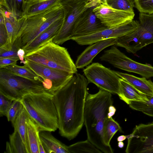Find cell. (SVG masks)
Returning a JSON list of instances; mask_svg holds the SVG:
<instances>
[{
  "label": "cell",
  "instance_id": "cell-12",
  "mask_svg": "<svg viewBox=\"0 0 153 153\" xmlns=\"http://www.w3.org/2000/svg\"><path fill=\"white\" fill-rule=\"evenodd\" d=\"M139 22L132 20L121 25L107 28L88 35L73 37L71 40L80 45H90L102 40L118 38L136 30Z\"/></svg>",
  "mask_w": 153,
  "mask_h": 153
},
{
  "label": "cell",
  "instance_id": "cell-41",
  "mask_svg": "<svg viewBox=\"0 0 153 153\" xmlns=\"http://www.w3.org/2000/svg\"><path fill=\"white\" fill-rule=\"evenodd\" d=\"M116 111V109L114 106L111 105L109 106L108 109V117L110 118L115 114Z\"/></svg>",
  "mask_w": 153,
  "mask_h": 153
},
{
  "label": "cell",
  "instance_id": "cell-19",
  "mask_svg": "<svg viewBox=\"0 0 153 153\" xmlns=\"http://www.w3.org/2000/svg\"><path fill=\"white\" fill-rule=\"evenodd\" d=\"M137 30L142 48L153 43V14L140 13Z\"/></svg>",
  "mask_w": 153,
  "mask_h": 153
},
{
  "label": "cell",
  "instance_id": "cell-39",
  "mask_svg": "<svg viewBox=\"0 0 153 153\" xmlns=\"http://www.w3.org/2000/svg\"><path fill=\"white\" fill-rule=\"evenodd\" d=\"M18 56L20 61V63L24 65L26 63V61L24 59V56L25 55V52L24 49L22 48H19L17 53Z\"/></svg>",
  "mask_w": 153,
  "mask_h": 153
},
{
  "label": "cell",
  "instance_id": "cell-40",
  "mask_svg": "<svg viewBox=\"0 0 153 153\" xmlns=\"http://www.w3.org/2000/svg\"><path fill=\"white\" fill-rule=\"evenodd\" d=\"M88 0H59V2L62 5L68 4H75L80 2L88 1Z\"/></svg>",
  "mask_w": 153,
  "mask_h": 153
},
{
  "label": "cell",
  "instance_id": "cell-28",
  "mask_svg": "<svg viewBox=\"0 0 153 153\" xmlns=\"http://www.w3.org/2000/svg\"><path fill=\"white\" fill-rule=\"evenodd\" d=\"M70 153H101L102 152L88 140L77 142L68 146Z\"/></svg>",
  "mask_w": 153,
  "mask_h": 153
},
{
  "label": "cell",
  "instance_id": "cell-18",
  "mask_svg": "<svg viewBox=\"0 0 153 153\" xmlns=\"http://www.w3.org/2000/svg\"><path fill=\"white\" fill-rule=\"evenodd\" d=\"M0 15L4 18L5 24L8 37V43L12 47L13 44L18 36V34L25 20L24 17L18 18L7 10L1 6H0Z\"/></svg>",
  "mask_w": 153,
  "mask_h": 153
},
{
  "label": "cell",
  "instance_id": "cell-37",
  "mask_svg": "<svg viewBox=\"0 0 153 153\" xmlns=\"http://www.w3.org/2000/svg\"><path fill=\"white\" fill-rule=\"evenodd\" d=\"M8 37L7 31L5 24L4 18L2 15L0 16V47L8 45L10 47L8 43Z\"/></svg>",
  "mask_w": 153,
  "mask_h": 153
},
{
  "label": "cell",
  "instance_id": "cell-1",
  "mask_svg": "<svg viewBox=\"0 0 153 153\" xmlns=\"http://www.w3.org/2000/svg\"><path fill=\"white\" fill-rule=\"evenodd\" d=\"M89 83L84 75L77 73L53 94L59 133L69 140L77 136L84 124V108Z\"/></svg>",
  "mask_w": 153,
  "mask_h": 153
},
{
  "label": "cell",
  "instance_id": "cell-8",
  "mask_svg": "<svg viewBox=\"0 0 153 153\" xmlns=\"http://www.w3.org/2000/svg\"><path fill=\"white\" fill-rule=\"evenodd\" d=\"M83 72L89 82L94 84L100 89L112 94L119 93L120 78L114 71L95 62L88 66Z\"/></svg>",
  "mask_w": 153,
  "mask_h": 153
},
{
  "label": "cell",
  "instance_id": "cell-29",
  "mask_svg": "<svg viewBox=\"0 0 153 153\" xmlns=\"http://www.w3.org/2000/svg\"><path fill=\"white\" fill-rule=\"evenodd\" d=\"M25 0H0V6L18 18L22 16Z\"/></svg>",
  "mask_w": 153,
  "mask_h": 153
},
{
  "label": "cell",
  "instance_id": "cell-34",
  "mask_svg": "<svg viewBox=\"0 0 153 153\" xmlns=\"http://www.w3.org/2000/svg\"><path fill=\"white\" fill-rule=\"evenodd\" d=\"M21 48H22L21 39L20 37L19 36L14 41L10 49H0V58L18 57L17 51Z\"/></svg>",
  "mask_w": 153,
  "mask_h": 153
},
{
  "label": "cell",
  "instance_id": "cell-9",
  "mask_svg": "<svg viewBox=\"0 0 153 153\" xmlns=\"http://www.w3.org/2000/svg\"><path fill=\"white\" fill-rule=\"evenodd\" d=\"M25 60V65L39 77L45 91L52 94L67 83L74 74Z\"/></svg>",
  "mask_w": 153,
  "mask_h": 153
},
{
  "label": "cell",
  "instance_id": "cell-33",
  "mask_svg": "<svg viewBox=\"0 0 153 153\" xmlns=\"http://www.w3.org/2000/svg\"><path fill=\"white\" fill-rule=\"evenodd\" d=\"M23 107L20 100H14L7 112L6 116L8 121L11 122L12 125L16 119Z\"/></svg>",
  "mask_w": 153,
  "mask_h": 153
},
{
  "label": "cell",
  "instance_id": "cell-35",
  "mask_svg": "<svg viewBox=\"0 0 153 153\" xmlns=\"http://www.w3.org/2000/svg\"><path fill=\"white\" fill-rule=\"evenodd\" d=\"M134 2L140 13L153 14V0H134Z\"/></svg>",
  "mask_w": 153,
  "mask_h": 153
},
{
  "label": "cell",
  "instance_id": "cell-43",
  "mask_svg": "<svg viewBox=\"0 0 153 153\" xmlns=\"http://www.w3.org/2000/svg\"><path fill=\"white\" fill-rule=\"evenodd\" d=\"M126 139V136L125 135H121L119 136L117 138V141H123Z\"/></svg>",
  "mask_w": 153,
  "mask_h": 153
},
{
  "label": "cell",
  "instance_id": "cell-47",
  "mask_svg": "<svg viewBox=\"0 0 153 153\" xmlns=\"http://www.w3.org/2000/svg\"><path fill=\"white\" fill-rule=\"evenodd\" d=\"M134 1V0H133Z\"/></svg>",
  "mask_w": 153,
  "mask_h": 153
},
{
  "label": "cell",
  "instance_id": "cell-22",
  "mask_svg": "<svg viewBox=\"0 0 153 153\" xmlns=\"http://www.w3.org/2000/svg\"><path fill=\"white\" fill-rule=\"evenodd\" d=\"M120 91L117 95L127 104L132 101L146 102L149 100L148 96L140 92L123 79L120 78Z\"/></svg>",
  "mask_w": 153,
  "mask_h": 153
},
{
  "label": "cell",
  "instance_id": "cell-25",
  "mask_svg": "<svg viewBox=\"0 0 153 153\" xmlns=\"http://www.w3.org/2000/svg\"><path fill=\"white\" fill-rule=\"evenodd\" d=\"M6 150L7 153H27L25 145L16 129L9 135V142H7Z\"/></svg>",
  "mask_w": 153,
  "mask_h": 153
},
{
  "label": "cell",
  "instance_id": "cell-38",
  "mask_svg": "<svg viewBox=\"0 0 153 153\" xmlns=\"http://www.w3.org/2000/svg\"><path fill=\"white\" fill-rule=\"evenodd\" d=\"M19 60V57L0 58V68L16 64L17 62Z\"/></svg>",
  "mask_w": 153,
  "mask_h": 153
},
{
  "label": "cell",
  "instance_id": "cell-3",
  "mask_svg": "<svg viewBox=\"0 0 153 153\" xmlns=\"http://www.w3.org/2000/svg\"><path fill=\"white\" fill-rule=\"evenodd\" d=\"M29 117L39 132H54L58 129L57 113L53 94L44 91L24 96L20 100Z\"/></svg>",
  "mask_w": 153,
  "mask_h": 153
},
{
  "label": "cell",
  "instance_id": "cell-30",
  "mask_svg": "<svg viewBox=\"0 0 153 153\" xmlns=\"http://www.w3.org/2000/svg\"><path fill=\"white\" fill-rule=\"evenodd\" d=\"M3 68L24 78L32 80L41 81L40 78L35 73L25 65L23 66H20L15 64L7 66Z\"/></svg>",
  "mask_w": 153,
  "mask_h": 153
},
{
  "label": "cell",
  "instance_id": "cell-24",
  "mask_svg": "<svg viewBox=\"0 0 153 153\" xmlns=\"http://www.w3.org/2000/svg\"><path fill=\"white\" fill-rule=\"evenodd\" d=\"M137 28L135 30L117 39L114 45L124 48L128 53L135 54L143 48Z\"/></svg>",
  "mask_w": 153,
  "mask_h": 153
},
{
  "label": "cell",
  "instance_id": "cell-27",
  "mask_svg": "<svg viewBox=\"0 0 153 153\" xmlns=\"http://www.w3.org/2000/svg\"><path fill=\"white\" fill-rule=\"evenodd\" d=\"M121 131L119 124L111 117L107 118L105 121L103 129V136L105 144L111 146L110 143L112 137L118 131Z\"/></svg>",
  "mask_w": 153,
  "mask_h": 153
},
{
  "label": "cell",
  "instance_id": "cell-4",
  "mask_svg": "<svg viewBox=\"0 0 153 153\" xmlns=\"http://www.w3.org/2000/svg\"><path fill=\"white\" fill-rule=\"evenodd\" d=\"M24 59L74 74L77 72L67 49L55 43L53 39L26 54Z\"/></svg>",
  "mask_w": 153,
  "mask_h": 153
},
{
  "label": "cell",
  "instance_id": "cell-23",
  "mask_svg": "<svg viewBox=\"0 0 153 153\" xmlns=\"http://www.w3.org/2000/svg\"><path fill=\"white\" fill-rule=\"evenodd\" d=\"M39 134L45 153H70L68 146L55 137L51 132L42 131Z\"/></svg>",
  "mask_w": 153,
  "mask_h": 153
},
{
  "label": "cell",
  "instance_id": "cell-15",
  "mask_svg": "<svg viewBox=\"0 0 153 153\" xmlns=\"http://www.w3.org/2000/svg\"><path fill=\"white\" fill-rule=\"evenodd\" d=\"M117 39L111 38L90 45L78 56L75 63L77 68L82 69L89 65L99 53L109 46L114 45Z\"/></svg>",
  "mask_w": 153,
  "mask_h": 153
},
{
  "label": "cell",
  "instance_id": "cell-42",
  "mask_svg": "<svg viewBox=\"0 0 153 153\" xmlns=\"http://www.w3.org/2000/svg\"><path fill=\"white\" fill-rule=\"evenodd\" d=\"M88 2H90L95 6H97L100 4V0H88Z\"/></svg>",
  "mask_w": 153,
  "mask_h": 153
},
{
  "label": "cell",
  "instance_id": "cell-16",
  "mask_svg": "<svg viewBox=\"0 0 153 153\" xmlns=\"http://www.w3.org/2000/svg\"><path fill=\"white\" fill-rule=\"evenodd\" d=\"M62 18L55 21L31 42L22 48L25 54L41 47L53 39L60 30L64 21Z\"/></svg>",
  "mask_w": 153,
  "mask_h": 153
},
{
  "label": "cell",
  "instance_id": "cell-36",
  "mask_svg": "<svg viewBox=\"0 0 153 153\" xmlns=\"http://www.w3.org/2000/svg\"><path fill=\"white\" fill-rule=\"evenodd\" d=\"M12 99L0 92V116H6L8 111L13 101Z\"/></svg>",
  "mask_w": 153,
  "mask_h": 153
},
{
  "label": "cell",
  "instance_id": "cell-2",
  "mask_svg": "<svg viewBox=\"0 0 153 153\" xmlns=\"http://www.w3.org/2000/svg\"><path fill=\"white\" fill-rule=\"evenodd\" d=\"M112 94L100 89L96 93H88L86 99L84 122L86 128L87 140L105 153H113L111 146L104 141L103 129L108 117L109 106L113 105Z\"/></svg>",
  "mask_w": 153,
  "mask_h": 153
},
{
  "label": "cell",
  "instance_id": "cell-45",
  "mask_svg": "<svg viewBox=\"0 0 153 153\" xmlns=\"http://www.w3.org/2000/svg\"><path fill=\"white\" fill-rule=\"evenodd\" d=\"M100 1L101 4L108 5L107 3V0H100Z\"/></svg>",
  "mask_w": 153,
  "mask_h": 153
},
{
  "label": "cell",
  "instance_id": "cell-5",
  "mask_svg": "<svg viewBox=\"0 0 153 153\" xmlns=\"http://www.w3.org/2000/svg\"><path fill=\"white\" fill-rule=\"evenodd\" d=\"M64 15L62 5L59 3L42 13L25 18L18 36L21 37L22 48Z\"/></svg>",
  "mask_w": 153,
  "mask_h": 153
},
{
  "label": "cell",
  "instance_id": "cell-20",
  "mask_svg": "<svg viewBox=\"0 0 153 153\" xmlns=\"http://www.w3.org/2000/svg\"><path fill=\"white\" fill-rule=\"evenodd\" d=\"M59 0H27L22 16L27 18L44 12L59 4Z\"/></svg>",
  "mask_w": 153,
  "mask_h": 153
},
{
  "label": "cell",
  "instance_id": "cell-44",
  "mask_svg": "<svg viewBox=\"0 0 153 153\" xmlns=\"http://www.w3.org/2000/svg\"><path fill=\"white\" fill-rule=\"evenodd\" d=\"M124 144L123 141L118 142V146L119 148H122L124 147Z\"/></svg>",
  "mask_w": 153,
  "mask_h": 153
},
{
  "label": "cell",
  "instance_id": "cell-11",
  "mask_svg": "<svg viewBox=\"0 0 153 153\" xmlns=\"http://www.w3.org/2000/svg\"><path fill=\"white\" fill-rule=\"evenodd\" d=\"M88 1L62 5L64 14L63 22L59 32L53 39V42L60 45L72 39L74 36V24L81 14L89 8L87 4Z\"/></svg>",
  "mask_w": 153,
  "mask_h": 153
},
{
  "label": "cell",
  "instance_id": "cell-10",
  "mask_svg": "<svg viewBox=\"0 0 153 153\" xmlns=\"http://www.w3.org/2000/svg\"><path fill=\"white\" fill-rule=\"evenodd\" d=\"M126 136V153H153V122L136 126Z\"/></svg>",
  "mask_w": 153,
  "mask_h": 153
},
{
  "label": "cell",
  "instance_id": "cell-26",
  "mask_svg": "<svg viewBox=\"0 0 153 153\" xmlns=\"http://www.w3.org/2000/svg\"><path fill=\"white\" fill-rule=\"evenodd\" d=\"M29 117L23 106L13 125L14 129H16L19 133L26 147V121Z\"/></svg>",
  "mask_w": 153,
  "mask_h": 153
},
{
  "label": "cell",
  "instance_id": "cell-14",
  "mask_svg": "<svg viewBox=\"0 0 153 153\" xmlns=\"http://www.w3.org/2000/svg\"><path fill=\"white\" fill-rule=\"evenodd\" d=\"M94 8L87 9L78 17L74 27V37L88 35L107 28L97 17Z\"/></svg>",
  "mask_w": 153,
  "mask_h": 153
},
{
  "label": "cell",
  "instance_id": "cell-21",
  "mask_svg": "<svg viewBox=\"0 0 153 153\" xmlns=\"http://www.w3.org/2000/svg\"><path fill=\"white\" fill-rule=\"evenodd\" d=\"M116 74L142 93L153 97V82L144 77H138L132 75L115 71Z\"/></svg>",
  "mask_w": 153,
  "mask_h": 153
},
{
  "label": "cell",
  "instance_id": "cell-7",
  "mask_svg": "<svg viewBox=\"0 0 153 153\" xmlns=\"http://www.w3.org/2000/svg\"><path fill=\"white\" fill-rule=\"evenodd\" d=\"M100 59L124 71L139 74L149 79L153 77V67L137 62L128 57L115 46L104 51Z\"/></svg>",
  "mask_w": 153,
  "mask_h": 153
},
{
  "label": "cell",
  "instance_id": "cell-31",
  "mask_svg": "<svg viewBox=\"0 0 153 153\" xmlns=\"http://www.w3.org/2000/svg\"><path fill=\"white\" fill-rule=\"evenodd\" d=\"M148 97L149 100L146 102L132 101L128 105L133 109L153 117V97L148 96Z\"/></svg>",
  "mask_w": 153,
  "mask_h": 153
},
{
  "label": "cell",
  "instance_id": "cell-13",
  "mask_svg": "<svg viewBox=\"0 0 153 153\" xmlns=\"http://www.w3.org/2000/svg\"><path fill=\"white\" fill-rule=\"evenodd\" d=\"M93 11L102 23L107 28L116 27L133 20L134 12L113 8L108 5L100 4Z\"/></svg>",
  "mask_w": 153,
  "mask_h": 153
},
{
  "label": "cell",
  "instance_id": "cell-32",
  "mask_svg": "<svg viewBox=\"0 0 153 153\" xmlns=\"http://www.w3.org/2000/svg\"><path fill=\"white\" fill-rule=\"evenodd\" d=\"M109 6L119 10L130 12H134V6L133 0H107Z\"/></svg>",
  "mask_w": 153,
  "mask_h": 153
},
{
  "label": "cell",
  "instance_id": "cell-17",
  "mask_svg": "<svg viewBox=\"0 0 153 153\" xmlns=\"http://www.w3.org/2000/svg\"><path fill=\"white\" fill-rule=\"evenodd\" d=\"M37 125L29 117L26 121V147L27 153H45Z\"/></svg>",
  "mask_w": 153,
  "mask_h": 153
},
{
  "label": "cell",
  "instance_id": "cell-46",
  "mask_svg": "<svg viewBox=\"0 0 153 153\" xmlns=\"http://www.w3.org/2000/svg\"><path fill=\"white\" fill-rule=\"evenodd\" d=\"M26 0H25V1H26Z\"/></svg>",
  "mask_w": 153,
  "mask_h": 153
},
{
  "label": "cell",
  "instance_id": "cell-6",
  "mask_svg": "<svg viewBox=\"0 0 153 153\" xmlns=\"http://www.w3.org/2000/svg\"><path fill=\"white\" fill-rule=\"evenodd\" d=\"M44 91L40 81L27 79L0 68V92L13 100H21L29 94Z\"/></svg>",
  "mask_w": 153,
  "mask_h": 153
}]
</instances>
